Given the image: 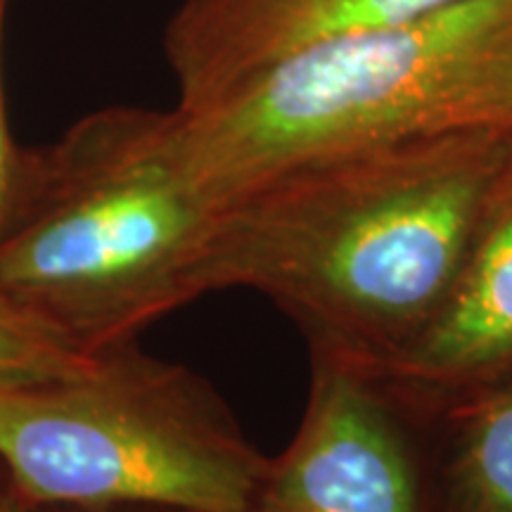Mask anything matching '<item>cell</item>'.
I'll list each match as a JSON object with an SVG mask.
<instances>
[{"mask_svg":"<svg viewBox=\"0 0 512 512\" xmlns=\"http://www.w3.org/2000/svg\"><path fill=\"white\" fill-rule=\"evenodd\" d=\"M100 354L76 347L60 332L0 299V389L83 375L100 361Z\"/></svg>","mask_w":512,"mask_h":512,"instance_id":"9c48e42d","label":"cell"},{"mask_svg":"<svg viewBox=\"0 0 512 512\" xmlns=\"http://www.w3.org/2000/svg\"><path fill=\"white\" fill-rule=\"evenodd\" d=\"M460 0H183L166 29L181 102L197 107L309 43L432 15Z\"/></svg>","mask_w":512,"mask_h":512,"instance_id":"8992f818","label":"cell"},{"mask_svg":"<svg viewBox=\"0 0 512 512\" xmlns=\"http://www.w3.org/2000/svg\"><path fill=\"white\" fill-rule=\"evenodd\" d=\"M0 12H3V0H0Z\"/></svg>","mask_w":512,"mask_h":512,"instance_id":"4fadbf2b","label":"cell"},{"mask_svg":"<svg viewBox=\"0 0 512 512\" xmlns=\"http://www.w3.org/2000/svg\"><path fill=\"white\" fill-rule=\"evenodd\" d=\"M214 216L171 155L166 112H98L19 152L0 299L93 354L131 344L202 297Z\"/></svg>","mask_w":512,"mask_h":512,"instance_id":"3957f363","label":"cell"},{"mask_svg":"<svg viewBox=\"0 0 512 512\" xmlns=\"http://www.w3.org/2000/svg\"><path fill=\"white\" fill-rule=\"evenodd\" d=\"M430 512H512V377L430 415Z\"/></svg>","mask_w":512,"mask_h":512,"instance_id":"ba28073f","label":"cell"},{"mask_svg":"<svg viewBox=\"0 0 512 512\" xmlns=\"http://www.w3.org/2000/svg\"><path fill=\"white\" fill-rule=\"evenodd\" d=\"M363 370L430 415L510 380L512 195L430 325L392 361Z\"/></svg>","mask_w":512,"mask_h":512,"instance_id":"52a82bcc","label":"cell"},{"mask_svg":"<svg viewBox=\"0 0 512 512\" xmlns=\"http://www.w3.org/2000/svg\"><path fill=\"white\" fill-rule=\"evenodd\" d=\"M477 126H512V0L323 38L166 112L171 155L214 209L318 159Z\"/></svg>","mask_w":512,"mask_h":512,"instance_id":"7a4b0ae2","label":"cell"},{"mask_svg":"<svg viewBox=\"0 0 512 512\" xmlns=\"http://www.w3.org/2000/svg\"><path fill=\"white\" fill-rule=\"evenodd\" d=\"M249 512H430V413L368 370L311 354L304 418Z\"/></svg>","mask_w":512,"mask_h":512,"instance_id":"5b68a950","label":"cell"},{"mask_svg":"<svg viewBox=\"0 0 512 512\" xmlns=\"http://www.w3.org/2000/svg\"><path fill=\"white\" fill-rule=\"evenodd\" d=\"M510 195L512 126L318 159L216 209L202 294H266L311 354L382 366L441 311Z\"/></svg>","mask_w":512,"mask_h":512,"instance_id":"6da1fadb","label":"cell"},{"mask_svg":"<svg viewBox=\"0 0 512 512\" xmlns=\"http://www.w3.org/2000/svg\"><path fill=\"white\" fill-rule=\"evenodd\" d=\"M3 484H8V477H5L3 467H0V486H3Z\"/></svg>","mask_w":512,"mask_h":512,"instance_id":"7c38bea8","label":"cell"},{"mask_svg":"<svg viewBox=\"0 0 512 512\" xmlns=\"http://www.w3.org/2000/svg\"><path fill=\"white\" fill-rule=\"evenodd\" d=\"M0 467L38 508L249 512L268 458L200 375L131 342L83 375L0 389Z\"/></svg>","mask_w":512,"mask_h":512,"instance_id":"277c9868","label":"cell"},{"mask_svg":"<svg viewBox=\"0 0 512 512\" xmlns=\"http://www.w3.org/2000/svg\"><path fill=\"white\" fill-rule=\"evenodd\" d=\"M38 505L29 503L22 494L12 489L10 482L0 486V512H36Z\"/></svg>","mask_w":512,"mask_h":512,"instance_id":"8fae6325","label":"cell"},{"mask_svg":"<svg viewBox=\"0 0 512 512\" xmlns=\"http://www.w3.org/2000/svg\"><path fill=\"white\" fill-rule=\"evenodd\" d=\"M0 24H3V12H0ZM19 152L22 150H17V147L12 145L8 131V117H5L3 100V74H0V226H3L5 211L10 207L12 190H15Z\"/></svg>","mask_w":512,"mask_h":512,"instance_id":"30bf717a","label":"cell"}]
</instances>
